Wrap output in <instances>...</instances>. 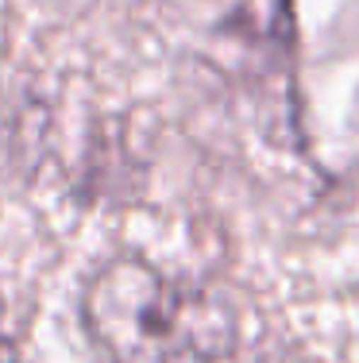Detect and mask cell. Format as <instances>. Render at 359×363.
<instances>
[{
  "label": "cell",
  "instance_id": "2",
  "mask_svg": "<svg viewBox=\"0 0 359 363\" xmlns=\"http://www.w3.org/2000/svg\"><path fill=\"white\" fill-rule=\"evenodd\" d=\"M0 363H20V352H16V340L4 333V301H0Z\"/></svg>",
  "mask_w": 359,
  "mask_h": 363
},
{
  "label": "cell",
  "instance_id": "1",
  "mask_svg": "<svg viewBox=\"0 0 359 363\" xmlns=\"http://www.w3.org/2000/svg\"><path fill=\"white\" fill-rule=\"evenodd\" d=\"M81 321L108 363H220L236 340L224 301L135 255L89 279Z\"/></svg>",
  "mask_w": 359,
  "mask_h": 363
}]
</instances>
